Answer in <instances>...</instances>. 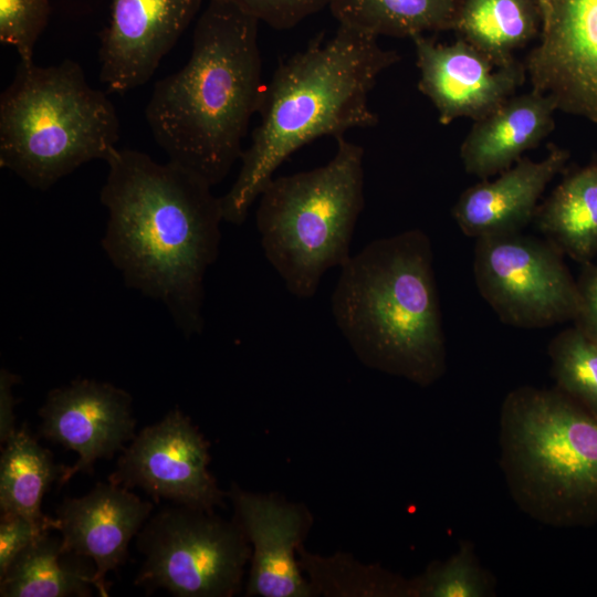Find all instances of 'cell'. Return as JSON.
I'll use <instances>...</instances> for the list:
<instances>
[{"label":"cell","mask_w":597,"mask_h":597,"mask_svg":"<svg viewBox=\"0 0 597 597\" xmlns=\"http://www.w3.org/2000/svg\"><path fill=\"white\" fill-rule=\"evenodd\" d=\"M100 199L102 248L127 287L161 302L186 337L205 326V275L219 255L221 197L205 179L135 149L117 148Z\"/></svg>","instance_id":"6da1fadb"},{"label":"cell","mask_w":597,"mask_h":597,"mask_svg":"<svg viewBox=\"0 0 597 597\" xmlns=\"http://www.w3.org/2000/svg\"><path fill=\"white\" fill-rule=\"evenodd\" d=\"M259 23L234 6L209 0L195 25L189 60L155 83L145 108L168 160L210 186L240 160L242 140L262 102Z\"/></svg>","instance_id":"7a4b0ae2"},{"label":"cell","mask_w":597,"mask_h":597,"mask_svg":"<svg viewBox=\"0 0 597 597\" xmlns=\"http://www.w3.org/2000/svg\"><path fill=\"white\" fill-rule=\"evenodd\" d=\"M399 60L376 36L339 25L332 38L321 34L281 61L265 85L260 122L242 153L238 177L221 197L223 221L242 224L275 170L303 146L374 127L378 116L369 107V93Z\"/></svg>","instance_id":"3957f363"},{"label":"cell","mask_w":597,"mask_h":597,"mask_svg":"<svg viewBox=\"0 0 597 597\" xmlns=\"http://www.w3.org/2000/svg\"><path fill=\"white\" fill-rule=\"evenodd\" d=\"M336 326L367 366L421 387L447 369L430 238L420 229L376 239L341 268Z\"/></svg>","instance_id":"277c9868"},{"label":"cell","mask_w":597,"mask_h":597,"mask_svg":"<svg viewBox=\"0 0 597 597\" xmlns=\"http://www.w3.org/2000/svg\"><path fill=\"white\" fill-rule=\"evenodd\" d=\"M500 465L516 505L564 527L597 520V417L562 392L522 386L500 412Z\"/></svg>","instance_id":"5b68a950"},{"label":"cell","mask_w":597,"mask_h":597,"mask_svg":"<svg viewBox=\"0 0 597 597\" xmlns=\"http://www.w3.org/2000/svg\"><path fill=\"white\" fill-rule=\"evenodd\" d=\"M121 123L107 95L92 87L81 65L18 64L0 96V167L46 191L92 160L117 149Z\"/></svg>","instance_id":"8992f818"},{"label":"cell","mask_w":597,"mask_h":597,"mask_svg":"<svg viewBox=\"0 0 597 597\" xmlns=\"http://www.w3.org/2000/svg\"><path fill=\"white\" fill-rule=\"evenodd\" d=\"M256 229L264 256L297 298H311L323 275L342 268L364 209V149L336 138L325 165L272 178L259 196Z\"/></svg>","instance_id":"52a82bcc"},{"label":"cell","mask_w":597,"mask_h":597,"mask_svg":"<svg viewBox=\"0 0 597 597\" xmlns=\"http://www.w3.org/2000/svg\"><path fill=\"white\" fill-rule=\"evenodd\" d=\"M144 555L135 584L179 597H229L241 587L250 558L237 522L186 505L160 511L137 534Z\"/></svg>","instance_id":"ba28073f"},{"label":"cell","mask_w":597,"mask_h":597,"mask_svg":"<svg viewBox=\"0 0 597 597\" xmlns=\"http://www.w3.org/2000/svg\"><path fill=\"white\" fill-rule=\"evenodd\" d=\"M475 240V285L501 322L542 328L575 318L577 281L551 241L521 232Z\"/></svg>","instance_id":"9c48e42d"},{"label":"cell","mask_w":597,"mask_h":597,"mask_svg":"<svg viewBox=\"0 0 597 597\" xmlns=\"http://www.w3.org/2000/svg\"><path fill=\"white\" fill-rule=\"evenodd\" d=\"M209 443L179 409L144 428L124 449L108 482L138 486L155 500L165 499L212 511L223 492L208 470Z\"/></svg>","instance_id":"30bf717a"},{"label":"cell","mask_w":597,"mask_h":597,"mask_svg":"<svg viewBox=\"0 0 597 597\" xmlns=\"http://www.w3.org/2000/svg\"><path fill=\"white\" fill-rule=\"evenodd\" d=\"M418 88L448 125L457 118L482 119L502 106L526 80L525 64L515 61L499 66L459 38L441 44L426 35L412 39Z\"/></svg>","instance_id":"8fae6325"},{"label":"cell","mask_w":597,"mask_h":597,"mask_svg":"<svg viewBox=\"0 0 597 597\" xmlns=\"http://www.w3.org/2000/svg\"><path fill=\"white\" fill-rule=\"evenodd\" d=\"M525 69L557 109L597 124V0H556Z\"/></svg>","instance_id":"7c38bea8"},{"label":"cell","mask_w":597,"mask_h":597,"mask_svg":"<svg viewBox=\"0 0 597 597\" xmlns=\"http://www.w3.org/2000/svg\"><path fill=\"white\" fill-rule=\"evenodd\" d=\"M39 415L40 433L78 454L72 467H64L60 485L91 472L96 460L112 458L136 437L132 396L108 383L72 380L48 394Z\"/></svg>","instance_id":"4fadbf2b"},{"label":"cell","mask_w":597,"mask_h":597,"mask_svg":"<svg viewBox=\"0 0 597 597\" xmlns=\"http://www.w3.org/2000/svg\"><path fill=\"white\" fill-rule=\"evenodd\" d=\"M202 0H111L100 33V80L125 93L147 83L196 17Z\"/></svg>","instance_id":"5bb4252c"},{"label":"cell","mask_w":597,"mask_h":597,"mask_svg":"<svg viewBox=\"0 0 597 597\" xmlns=\"http://www.w3.org/2000/svg\"><path fill=\"white\" fill-rule=\"evenodd\" d=\"M151 510L150 502L111 482L97 483L86 495L66 498L57 506L62 548L94 562V586L101 596H108L105 575L123 565L130 540Z\"/></svg>","instance_id":"9a60e30c"},{"label":"cell","mask_w":597,"mask_h":597,"mask_svg":"<svg viewBox=\"0 0 597 597\" xmlns=\"http://www.w3.org/2000/svg\"><path fill=\"white\" fill-rule=\"evenodd\" d=\"M237 522L252 543L247 595L307 597L313 591L295 561L304 531V514L293 504L232 486Z\"/></svg>","instance_id":"2e32d148"},{"label":"cell","mask_w":597,"mask_h":597,"mask_svg":"<svg viewBox=\"0 0 597 597\" xmlns=\"http://www.w3.org/2000/svg\"><path fill=\"white\" fill-rule=\"evenodd\" d=\"M569 153L551 145L542 160L521 157L490 181L481 180L465 189L451 213L468 237L521 232L535 216L537 202L552 179L565 169Z\"/></svg>","instance_id":"e0dca14e"},{"label":"cell","mask_w":597,"mask_h":597,"mask_svg":"<svg viewBox=\"0 0 597 597\" xmlns=\"http://www.w3.org/2000/svg\"><path fill=\"white\" fill-rule=\"evenodd\" d=\"M556 109L551 96L532 90L475 121L460 147L465 171L483 180L509 169L552 133Z\"/></svg>","instance_id":"ac0fdd59"},{"label":"cell","mask_w":597,"mask_h":597,"mask_svg":"<svg viewBox=\"0 0 597 597\" xmlns=\"http://www.w3.org/2000/svg\"><path fill=\"white\" fill-rule=\"evenodd\" d=\"M533 221L563 254L589 263L597 253V158L567 174Z\"/></svg>","instance_id":"d6986e66"},{"label":"cell","mask_w":597,"mask_h":597,"mask_svg":"<svg viewBox=\"0 0 597 597\" xmlns=\"http://www.w3.org/2000/svg\"><path fill=\"white\" fill-rule=\"evenodd\" d=\"M95 573L90 558L63 551L62 538L48 533L18 554L0 576V596H90Z\"/></svg>","instance_id":"ffe728a7"},{"label":"cell","mask_w":597,"mask_h":597,"mask_svg":"<svg viewBox=\"0 0 597 597\" xmlns=\"http://www.w3.org/2000/svg\"><path fill=\"white\" fill-rule=\"evenodd\" d=\"M541 17L535 0H459L454 29L459 38L499 66L537 33Z\"/></svg>","instance_id":"44dd1931"},{"label":"cell","mask_w":597,"mask_h":597,"mask_svg":"<svg viewBox=\"0 0 597 597\" xmlns=\"http://www.w3.org/2000/svg\"><path fill=\"white\" fill-rule=\"evenodd\" d=\"M459 0H331L339 25L374 36L410 38L454 29Z\"/></svg>","instance_id":"7402d4cb"},{"label":"cell","mask_w":597,"mask_h":597,"mask_svg":"<svg viewBox=\"0 0 597 597\" xmlns=\"http://www.w3.org/2000/svg\"><path fill=\"white\" fill-rule=\"evenodd\" d=\"M64 467L40 446L25 427L15 429L4 441L0 461L1 514L43 522L51 517L41 511L50 485L60 480Z\"/></svg>","instance_id":"603a6c76"},{"label":"cell","mask_w":597,"mask_h":597,"mask_svg":"<svg viewBox=\"0 0 597 597\" xmlns=\"http://www.w3.org/2000/svg\"><path fill=\"white\" fill-rule=\"evenodd\" d=\"M557 389L597 417V344L575 326L547 348Z\"/></svg>","instance_id":"cb8c5ba5"},{"label":"cell","mask_w":597,"mask_h":597,"mask_svg":"<svg viewBox=\"0 0 597 597\" xmlns=\"http://www.w3.org/2000/svg\"><path fill=\"white\" fill-rule=\"evenodd\" d=\"M313 584L332 595L407 596L411 597V580L387 573L378 567L359 565L350 559L333 557L320 559L304 555Z\"/></svg>","instance_id":"d4e9b609"},{"label":"cell","mask_w":597,"mask_h":597,"mask_svg":"<svg viewBox=\"0 0 597 597\" xmlns=\"http://www.w3.org/2000/svg\"><path fill=\"white\" fill-rule=\"evenodd\" d=\"M492 576L481 566L471 543L463 542L448 559L433 563L411 579V597H490Z\"/></svg>","instance_id":"484cf974"},{"label":"cell","mask_w":597,"mask_h":597,"mask_svg":"<svg viewBox=\"0 0 597 597\" xmlns=\"http://www.w3.org/2000/svg\"><path fill=\"white\" fill-rule=\"evenodd\" d=\"M50 14L49 0H0V42L14 46L20 61H33L34 45Z\"/></svg>","instance_id":"4316f807"},{"label":"cell","mask_w":597,"mask_h":597,"mask_svg":"<svg viewBox=\"0 0 597 597\" xmlns=\"http://www.w3.org/2000/svg\"><path fill=\"white\" fill-rule=\"evenodd\" d=\"M276 30H289L328 7L331 0H218Z\"/></svg>","instance_id":"83f0119b"},{"label":"cell","mask_w":597,"mask_h":597,"mask_svg":"<svg viewBox=\"0 0 597 597\" xmlns=\"http://www.w3.org/2000/svg\"><path fill=\"white\" fill-rule=\"evenodd\" d=\"M57 528L59 523L56 517L36 522L19 515L1 514L0 576L25 547L48 534L51 530Z\"/></svg>","instance_id":"f1b7e54d"},{"label":"cell","mask_w":597,"mask_h":597,"mask_svg":"<svg viewBox=\"0 0 597 597\" xmlns=\"http://www.w3.org/2000/svg\"><path fill=\"white\" fill-rule=\"evenodd\" d=\"M578 310L575 327L597 344V269L589 263L584 264L577 281Z\"/></svg>","instance_id":"f546056e"},{"label":"cell","mask_w":597,"mask_h":597,"mask_svg":"<svg viewBox=\"0 0 597 597\" xmlns=\"http://www.w3.org/2000/svg\"><path fill=\"white\" fill-rule=\"evenodd\" d=\"M20 381V377L8 369L0 370V441L4 442L14 429V398L13 386Z\"/></svg>","instance_id":"4dcf8cb0"},{"label":"cell","mask_w":597,"mask_h":597,"mask_svg":"<svg viewBox=\"0 0 597 597\" xmlns=\"http://www.w3.org/2000/svg\"><path fill=\"white\" fill-rule=\"evenodd\" d=\"M555 1L556 0H535L541 17L542 31L546 29L549 23Z\"/></svg>","instance_id":"1f68e13d"},{"label":"cell","mask_w":597,"mask_h":597,"mask_svg":"<svg viewBox=\"0 0 597 597\" xmlns=\"http://www.w3.org/2000/svg\"><path fill=\"white\" fill-rule=\"evenodd\" d=\"M595 266H596V269H597V264H596Z\"/></svg>","instance_id":"d6a6232c"}]
</instances>
